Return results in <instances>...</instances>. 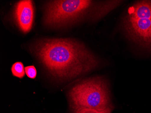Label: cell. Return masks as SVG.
<instances>
[{
	"label": "cell",
	"mask_w": 151,
	"mask_h": 113,
	"mask_svg": "<svg viewBox=\"0 0 151 113\" xmlns=\"http://www.w3.org/2000/svg\"><path fill=\"white\" fill-rule=\"evenodd\" d=\"M123 27L130 40L151 51V1H138L130 7Z\"/></svg>",
	"instance_id": "cell-4"
},
{
	"label": "cell",
	"mask_w": 151,
	"mask_h": 113,
	"mask_svg": "<svg viewBox=\"0 0 151 113\" xmlns=\"http://www.w3.org/2000/svg\"><path fill=\"white\" fill-rule=\"evenodd\" d=\"M25 74L30 78L35 79L37 75V71L34 66H27L25 68Z\"/></svg>",
	"instance_id": "cell-8"
},
{
	"label": "cell",
	"mask_w": 151,
	"mask_h": 113,
	"mask_svg": "<svg viewBox=\"0 0 151 113\" xmlns=\"http://www.w3.org/2000/svg\"><path fill=\"white\" fill-rule=\"evenodd\" d=\"M31 49L48 73L59 80L76 78L100 64L98 58L75 39H41L33 44Z\"/></svg>",
	"instance_id": "cell-1"
},
{
	"label": "cell",
	"mask_w": 151,
	"mask_h": 113,
	"mask_svg": "<svg viewBox=\"0 0 151 113\" xmlns=\"http://www.w3.org/2000/svg\"><path fill=\"white\" fill-rule=\"evenodd\" d=\"M111 11L109 1H51L45 6L44 23L52 28L64 27L85 19L97 20Z\"/></svg>",
	"instance_id": "cell-2"
},
{
	"label": "cell",
	"mask_w": 151,
	"mask_h": 113,
	"mask_svg": "<svg viewBox=\"0 0 151 113\" xmlns=\"http://www.w3.org/2000/svg\"><path fill=\"white\" fill-rule=\"evenodd\" d=\"M14 16L19 29L24 34L32 29L35 17V7L31 0H22L15 6Z\"/></svg>",
	"instance_id": "cell-5"
},
{
	"label": "cell",
	"mask_w": 151,
	"mask_h": 113,
	"mask_svg": "<svg viewBox=\"0 0 151 113\" xmlns=\"http://www.w3.org/2000/svg\"><path fill=\"white\" fill-rule=\"evenodd\" d=\"M11 70L13 75L19 78H23L25 75V68L22 62H17L13 64Z\"/></svg>",
	"instance_id": "cell-6"
},
{
	"label": "cell",
	"mask_w": 151,
	"mask_h": 113,
	"mask_svg": "<svg viewBox=\"0 0 151 113\" xmlns=\"http://www.w3.org/2000/svg\"><path fill=\"white\" fill-rule=\"evenodd\" d=\"M68 96L73 111L82 108L102 110L114 107L109 84L101 76L80 81L69 90Z\"/></svg>",
	"instance_id": "cell-3"
},
{
	"label": "cell",
	"mask_w": 151,
	"mask_h": 113,
	"mask_svg": "<svg viewBox=\"0 0 151 113\" xmlns=\"http://www.w3.org/2000/svg\"><path fill=\"white\" fill-rule=\"evenodd\" d=\"M114 107L108 108L104 110H97L93 109L82 108L73 111V113H111Z\"/></svg>",
	"instance_id": "cell-7"
}]
</instances>
